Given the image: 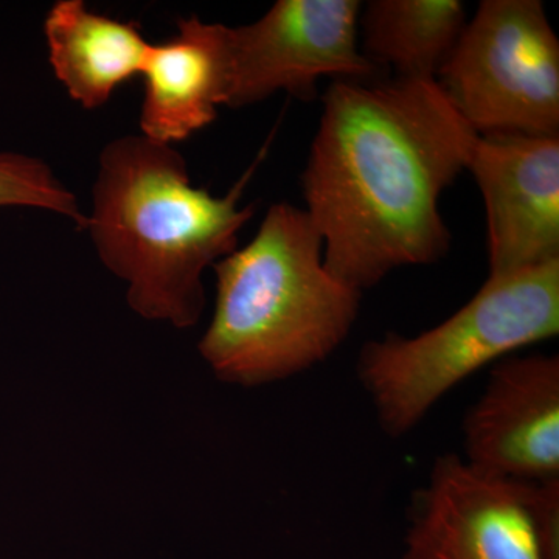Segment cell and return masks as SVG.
<instances>
[{"label": "cell", "mask_w": 559, "mask_h": 559, "mask_svg": "<svg viewBox=\"0 0 559 559\" xmlns=\"http://www.w3.org/2000/svg\"><path fill=\"white\" fill-rule=\"evenodd\" d=\"M468 170L487 210L488 277L559 261V135L477 134Z\"/></svg>", "instance_id": "obj_8"}, {"label": "cell", "mask_w": 559, "mask_h": 559, "mask_svg": "<svg viewBox=\"0 0 559 559\" xmlns=\"http://www.w3.org/2000/svg\"><path fill=\"white\" fill-rule=\"evenodd\" d=\"M252 173L216 198L191 183L173 145L140 134L105 146L86 230L103 264L128 283L132 310L178 329L197 325L202 272L237 249L255 210L238 205Z\"/></svg>", "instance_id": "obj_2"}, {"label": "cell", "mask_w": 559, "mask_h": 559, "mask_svg": "<svg viewBox=\"0 0 559 559\" xmlns=\"http://www.w3.org/2000/svg\"><path fill=\"white\" fill-rule=\"evenodd\" d=\"M466 22L459 0H371L360 9V51L396 79L437 80Z\"/></svg>", "instance_id": "obj_12"}, {"label": "cell", "mask_w": 559, "mask_h": 559, "mask_svg": "<svg viewBox=\"0 0 559 559\" xmlns=\"http://www.w3.org/2000/svg\"><path fill=\"white\" fill-rule=\"evenodd\" d=\"M476 139L437 80L333 81L301 176L325 270L362 294L443 259L440 198Z\"/></svg>", "instance_id": "obj_1"}, {"label": "cell", "mask_w": 559, "mask_h": 559, "mask_svg": "<svg viewBox=\"0 0 559 559\" xmlns=\"http://www.w3.org/2000/svg\"><path fill=\"white\" fill-rule=\"evenodd\" d=\"M516 481L544 558L559 559V477Z\"/></svg>", "instance_id": "obj_14"}, {"label": "cell", "mask_w": 559, "mask_h": 559, "mask_svg": "<svg viewBox=\"0 0 559 559\" xmlns=\"http://www.w3.org/2000/svg\"><path fill=\"white\" fill-rule=\"evenodd\" d=\"M358 0H278L253 24L230 28L229 108L285 91L312 100L318 81H374L359 49Z\"/></svg>", "instance_id": "obj_6"}, {"label": "cell", "mask_w": 559, "mask_h": 559, "mask_svg": "<svg viewBox=\"0 0 559 559\" xmlns=\"http://www.w3.org/2000/svg\"><path fill=\"white\" fill-rule=\"evenodd\" d=\"M216 305L200 349L230 384L282 381L323 362L359 316L358 290L323 264V241L305 209L267 210L245 248L218 263Z\"/></svg>", "instance_id": "obj_3"}, {"label": "cell", "mask_w": 559, "mask_h": 559, "mask_svg": "<svg viewBox=\"0 0 559 559\" xmlns=\"http://www.w3.org/2000/svg\"><path fill=\"white\" fill-rule=\"evenodd\" d=\"M559 333V261L488 277L454 316L415 337L366 342L358 378L382 430L406 436L450 390L487 366Z\"/></svg>", "instance_id": "obj_4"}, {"label": "cell", "mask_w": 559, "mask_h": 559, "mask_svg": "<svg viewBox=\"0 0 559 559\" xmlns=\"http://www.w3.org/2000/svg\"><path fill=\"white\" fill-rule=\"evenodd\" d=\"M140 75L143 138L173 145L204 130L227 105L230 87V27L198 17L178 22V33L153 44Z\"/></svg>", "instance_id": "obj_10"}, {"label": "cell", "mask_w": 559, "mask_h": 559, "mask_svg": "<svg viewBox=\"0 0 559 559\" xmlns=\"http://www.w3.org/2000/svg\"><path fill=\"white\" fill-rule=\"evenodd\" d=\"M0 207L49 210L75 223L80 230H86L90 223L75 194L49 165L27 154L0 153Z\"/></svg>", "instance_id": "obj_13"}, {"label": "cell", "mask_w": 559, "mask_h": 559, "mask_svg": "<svg viewBox=\"0 0 559 559\" xmlns=\"http://www.w3.org/2000/svg\"><path fill=\"white\" fill-rule=\"evenodd\" d=\"M49 60L69 97L84 109L106 105L140 75L153 44L131 22L103 16L83 0H60L44 21Z\"/></svg>", "instance_id": "obj_11"}, {"label": "cell", "mask_w": 559, "mask_h": 559, "mask_svg": "<svg viewBox=\"0 0 559 559\" xmlns=\"http://www.w3.org/2000/svg\"><path fill=\"white\" fill-rule=\"evenodd\" d=\"M460 455L506 480L559 477L558 355H514L496 362L463 421Z\"/></svg>", "instance_id": "obj_9"}, {"label": "cell", "mask_w": 559, "mask_h": 559, "mask_svg": "<svg viewBox=\"0 0 559 559\" xmlns=\"http://www.w3.org/2000/svg\"><path fill=\"white\" fill-rule=\"evenodd\" d=\"M404 559L546 558L518 481L443 454L412 498Z\"/></svg>", "instance_id": "obj_7"}, {"label": "cell", "mask_w": 559, "mask_h": 559, "mask_svg": "<svg viewBox=\"0 0 559 559\" xmlns=\"http://www.w3.org/2000/svg\"><path fill=\"white\" fill-rule=\"evenodd\" d=\"M437 83L477 134L559 135V40L543 2H480Z\"/></svg>", "instance_id": "obj_5"}]
</instances>
